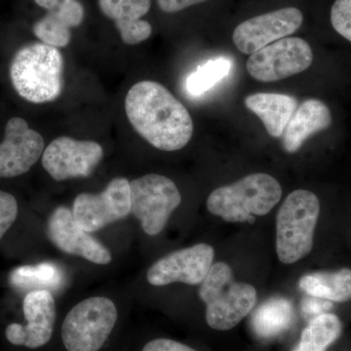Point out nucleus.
Masks as SVG:
<instances>
[{"label":"nucleus","mask_w":351,"mask_h":351,"mask_svg":"<svg viewBox=\"0 0 351 351\" xmlns=\"http://www.w3.org/2000/svg\"><path fill=\"white\" fill-rule=\"evenodd\" d=\"M313 61L309 44L304 39L288 36L252 54L247 69L258 82H274L302 73Z\"/></svg>","instance_id":"nucleus-8"},{"label":"nucleus","mask_w":351,"mask_h":351,"mask_svg":"<svg viewBox=\"0 0 351 351\" xmlns=\"http://www.w3.org/2000/svg\"><path fill=\"white\" fill-rule=\"evenodd\" d=\"M207 0H157L161 10L166 13H175Z\"/></svg>","instance_id":"nucleus-29"},{"label":"nucleus","mask_w":351,"mask_h":351,"mask_svg":"<svg viewBox=\"0 0 351 351\" xmlns=\"http://www.w3.org/2000/svg\"><path fill=\"white\" fill-rule=\"evenodd\" d=\"M46 232L50 241L64 253L78 256L96 265L112 262L110 250L77 225L73 210L68 207L59 206L52 212Z\"/></svg>","instance_id":"nucleus-14"},{"label":"nucleus","mask_w":351,"mask_h":351,"mask_svg":"<svg viewBox=\"0 0 351 351\" xmlns=\"http://www.w3.org/2000/svg\"><path fill=\"white\" fill-rule=\"evenodd\" d=\"M125 110L138 134L160 151H179L193 137L188 110L159 83L145 80L134 85L126 96Z\"/></svg>","instance_id":"nucleus-1"},{"label":"nucleus","mask_w":351,"mask_h":351,"mask_svg":"<svg viewBox=\"0 0 351 351\" xmlns=\"http://www.w3.org/2000/svg\"><path fill=\"white\" fill-rule=\"evenodd\" d=\"M142 351H196L189 346L169 339H156L149 341Z\"/></svg>","instance_id":"nucleus-28"},{"label":"nucleus","mask_w":351,"mask_h":351,"mask_svg":"<svg viewBox=\"0 0 351 351\" xmlns=\"http://www.w3.org/2000/svg\"><path fill=\"white\" fill-rule=\"evenodd\" d=\"M319 214V199L311 191L297 189L286 197L276 217V252L281 263L292 265L311 253Z\"/></svg>","instance_id":"nucleus-5"},{"label":"nucleus","mask_w":351,"mask_h":351,"mask_svg":"<svg viewBox=\"0 0 351 351\" xmlns=\"http://www.w3.org/2000/svg\"><path fill=\"white\" fill-rule=\"evenodd\" d=\"M302 22V11L295 7L256 16L235 27L233 43L240 52L252 55L279 39L288 38L301 27Z\"/></svg>","instance_id":"nucleus-11"},{"label":"nucleus","mask_w":351,"mask_h":351,"mask_svg":"<svg viewBox=\"0 0 351 351\" xmlns=\"http://www.w3.org/2000/svg\"><path fill=\"white\" fill-rule=\"evenodd\" d=\"M335 31L351 43V0H336L331 9Z\"/></svg>","instance_id":"nucleus-25"},{"label":"nucleus","mask_w":351,"mask_h":351,"mask_svg":"<svg viewBox=\"0 0 351 351\" xmlns=\"http://www.w3.org/2000/svg\"><path fill=\"white\" fill-rule=\"evenodd\" d=\"M245 106L262 120L271 137L281 138L298 108V101L290 95L257 93L246 97Z\"/></svg>","instance_id":"nucleus-19"},{"label":"nucleus","mask_w":351,"mask_h":351,"mask_svg":"<svg viewBox=\"0 0 351 351\" xmlns=\"http://www.w3.org/2000/svg\"><path fill=\"white\" fill-rule=\"evenodd\" d=\"M18 210L16 198L10 193L0 191V240L15 223Z\"/></svg>","instance_id":"nucleus-26"},{"label":"nucleus","mask_w":351,"mask_h":351,"mask_svg":"<svg viewBox=\"0 0 351 351\" xmlns=\"http://www.w3.org/2000/svg\"><path fill=\"white\" fill-rule=\"evenodd\" d=\"M332 307V304L326 300L319 299V298L309 297L302 300V315L307 319H313L323 313H327Z\"/></svg>","instance_id":"nucleus-27"},{"label":"nucleus","mask_w":351,"mask_h":351,"mask_svg":"<svg viewBox=\"0 0 351 351\" xmlns=\"http://www.w3.org/2000/svg\"><path fill=\"white\" fill-rule=\"evenodd\" d=\"M131 213L130 182L113 179L100 193H82L73 202V214L77 225L93 233L125 219Z\"/></svg>","instance_id":"nucleus-9"},{"label":"nucleus","mask_w":351,"mask_h":351,"mask_svg":"<svg viewBox=\"0 0 351 351\" xmlns=\"http://www.w3.org/2000/svg\"><path fill=\"white\" fill-rule=\"evenodd\" d=\"M84 19V8L78 0H61L59 5L38 21L32 27L40 43L53 47H66L71 41V27Z\"/></svg>","instance_id":"nucleus-18"},{"label":"nucleus","mask_w":351,"mask_h":351,"mask_svg":"<svg viewBox=\"0 0 351 351\" xmlns=\"http://www.w3.org/2000/svg\"><path fill=\"white\" fill-rule=\"evenodd\" d=\"M99 6L114 21L122 40L128 45L143 43L152 36L151 24L142 20L151 9L152 0H99Z\"/></svg>","instance_id":"nucleus-16"},{"label":"nucleus","mask_w":351,"mask_h":351,"mask_svg":"<svg viewBox=\"0 0 351 351\" xmlns=\"http://www.w3.org/2000/svg\"><path fill=\"white\" fill-rule=\"evenodd\" d=\"M282 196L280 184L269 174L255 173L215 189L207 199L210 213L228 223H254L269 214Z\"/></svg>","instance_id":"nucleus-3"},{"label":"nucleus","mask_w":351,"mask_h":351,"mask_svg":"<svg viewBox=\"0 0 351 351\" xmlns=\"http://www.w3.org/2000/svg\"><path fill=\"white\" fill-rule=\"evenodd\" d=\"M130 189L131 213L147 235L159 234L182 202L175 182L164 176L149 174L130 182Z\"/></svg>","instance_id":"nucleus-7"},{"label":"nucleus","mask_w":351,"mask_h":351,"mask_svg":"<svg viewBox=\"0 0 351 351\" xmlns=\"http://www.w3.org/2000/svg\"><path fill=\"white\" fill-rule=\"evenodd\" d=\"M206 304L207 324L218 331H228L239 324L257 302V291L249 284L237 282L226 263L212 265L199 289Z\"/></svg>","instance_id":"nucleus-4"},{"label":"nucleus","mask_w":351,"mask_h":351,"mask_svg":"<svg viewBox=\"0 0 351 351\" xmlns=\"http://www.w3.org/2000/svg\"><path fill=\"white\" fill-rule=\"evenodd\" d=\"M299 286L311 297L329 302H348L351 300V269L306 274L300 279Z\"/></svg>","instance_id":"nucleus-21"},{"label":"nucleus","mask_w":351,"mask_h":351,"mask_svg":"<svg viewBox=\"0 0 351 351\" xmlns=\"http://www.w3.org/2000/svg\"><path fill=\"white\" fill-rule=\"evenodd\" d=\"M45 144L43 136L29 128L21 117L7 122L5 136L0 143V178L25 174L43 156Z\"/></svg>","instance_id":"nucleus-15"},{"label":"nucleus","mask_w":351,"mask_h":351,"mask_svg":"<svg viewBox=\"0 0 351 351\" xmlns=\"http://www.w3.org/2000/svg\"><path fill=\"white\" fill-rule=\"evenodd\" d=\"M25 324L12 323L5 329V337L14 346L36 348L47 345L52 338L56 321V304L48 290H34L23 302Z\"/></svg>","instance_id":"nucleus-13"},{"label":"nucleus","mask_w":351,"mask_h":351,"mask_svg":"<svg viewBox=\"0 0 351 351\" xmlns=\"http://www.w3.org/2000/svg\"><path fill=\"white\" fill-rule=\"evenodd\" d=\"M117 306L112 300L93 297L76 304L66 314L62 339L68 351H99L117 324Z\"/></svg>","instance_id":"nucleus-6"},{"label":"nucleus","mask_w":351,"mask_h":351,"mask_svg":"<svg viewBox=\"0 0 351 351\" xmlns=\"http://www.w3.org/2000/svg\"><path fill=\"white\" fill-rule=\"evenodd\" d=\"M34 1L41 8H44L47 11H52L59 5L61 0H34Z\"/></svg>","instance_id":"nucleus-30"},{"label":"nucleus","mask_w":351,"mask_h":351,"mask_svg":"<svg viewBox=\"0 0 351 351\" xmlns=\"http://www.w3.org/2000/svg\"><path fill=\"white\" fill-rule=\"evenodd\" d=\"M341 331L343 325L338 316L321 314L311 320L293 351H326L339 338Z\"/></svg>","instance_id":"nucleus-22"},{"label":"nucleus","mask_w":351,"mask_h":351,"mask_svg":"<svg viewBox=\"0 0 351 351\" xmlns=\"http://www.w3.org/2000/svg\"><path fill=\"white\" fill-rule=\"evenodd\" d=\"M64 59L59 49L43 43L22 46L10 64L14 89L25 101L43 104L59 98L64 87Z\"/></svg>","instance_id":"nucleus-2"},{"label":"nucleus","mask_w":351,"mask_h":351,"mask_svg":"<svg viewBox=\"0 0 351 351\" xmlns=\"http://www.w3.org/2000/svg\"><path fill=\"white\" fill-rule=\"evenodd\" d=\"M54 269L49 265H40L36 267H20L12 274V282L15 285H39L54 279Z\"/></svg>","instance_id":"nucleus-24"},{"label":"nucleus","mask_w":351,"mask_h":351,"mask_svg":"<svg viewBox=\"0 0 351 351\" xmlns=\"http://www.w3.org/2000/svg\"><path fill=\"white\" fill-rule=\"evenodd\" d=\"M332 115L323 101L309 99L295 110L282 135L284 151L295 154L313 134L329 128Z\"/></svg>","instance_id":"nucleus-17"},{"label":"nucleus","mask_w":351,"mask_h":351,"mask_svg":"<svg viewBox=\"0 0 351 351\" xmlns=\"http://www.w3.org/2000/svg\"><path fill=\"white\" fill-rule=\"evenodd\" d=\"M232 64L226 58L211 60L191 73L186 80V90L193 96H199L228 76Z\"/></svg>","instance_id":"nucleus-23"},{"label":"nucleus","mask_w":351,"mask_h":351,"mask_svg":"<svg viewBox=\"0 0 351 351\" xmlns=\"http://www.w3.org/2000/svg\"><path fill=\"white\" fill-rule=\"evenodd\" d=\"M214 257L213 247L205 243L173 252L149 267L147 281L154 286H166L176 282L198 285L211 269Z\"/></svg>","instance_id":"nucleus-12"},{"label":"nucleus","mask_w":351,"mask_h":351,"mask_svg":"<svg viewBox=\"0 0 351 351\" xmlns=\"http://www.w3.org/2000/svg\"><path fill=\"white\" fill-rule=\"evenodd\" d=\"M103 156V147L98 143L59 137L44 149L43 166L55 181L86 178L93 173Z\"/></svg>","instance_id":"nucleus-10"},{"label":"nucleus","mask_w":351,"mask_h":351,"mask_svg":"<svg viewBox=\"0 0 351 351\" xmlns=\"http://www.w3.org/2000/svg\"><path fill=\"white\" fill-rule=\"evenodd\" d=\"M294 319L292 302L285 298H272L254 311L251 328L258 338L270 339L287 332Z\"/></svg>","instance_id":"nucleus-20"}]
</instances>
